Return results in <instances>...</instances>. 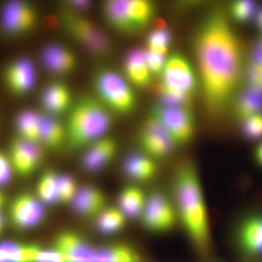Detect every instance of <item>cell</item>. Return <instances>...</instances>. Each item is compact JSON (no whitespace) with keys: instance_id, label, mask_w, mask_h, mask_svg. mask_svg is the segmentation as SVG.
<instances>
[{"instance_id":"cell-1","label":"cell","mask_w":262,"mask_h":262,"mask_svg":"<svg viewBox=\"0 0 262 262\" xmlns=\"http://www.w3.org/2000/svg\"><path fill=\"white\" fill-rule=\"evenodd\" d=\"M193 47L205 103L217 115L233 96L244 72L241 43L225 15L215 11L198 27Z\"/></svg>"},{"instance_id":"cell-2","label":"cell","mask_w":262,"mask_h":262,"mask_svg":"<svg viewBox=\"0 0 262 262\" xmlns=\"http://www.w3.org/2000/svg\"><path fill=\"white\" fill-rule=\"evenodd\" d=\"M172 192L179 221L187 232L198 261L220 262L212 243L201 179L192 160H184L176 168Z\"/></svg>"},{"instance_id":"cell-3","label":"cell","mask_w":262,"mask_h":262,"mask_svg":"<svg viewBox=\"0 0 262 262\" xmlns=\"http://www.w3.org/2000/svg\"><path fill=\"white\" fill-rule=\"evenodd\" d=\"M112 125L111 113L98 98H80L68 112L67 143L75 149L89 146L106 136Z\"/></svg>"},{"instance_id":"cell-4","label":"cell","mask_w":262,"mask_h":262,"mask_svg":"<svg viewBox=\"0 0 262 262\" xmlns=\"http://www.w3.org/2000/svg\"><path fill=\"white\" fill-rule=\"evenodd\" d=\"M94 85L98 99L110 112L121 115L132 113L137 106V98L126 78L110 69L98 70Z\"/></svg>"},{"instance_id":"cell-5","label":"cell","mask_w":262,"mask_h":262,"mask_svg":"<svg viewBox=\"0 0 262 262\" xmlns=\"http://www.w3.org/2000/svg\"><path fill=\"white\" fill-rule=\"evenodd\" d=\"M61 24L67 35L93 56L104 57L112 51L110 37L94 22L70 11L61 14Z\"/></svg>"},{"instance_id":"cell-6","label":"cell","mask_w":262,"mask_h":262,"mask_svg":"<svg viewBox=\"0 0 262 262\" xmlns=\"http://www.w3.org/2000/svg\"><path fill=\"white\" fill-rule=\"evenodd\" d=\"M150 117L165 127L176 145H186L194 139L195 121L189 106H164L158 103L151 108Z\"/></svg>"},{"instance_id":"cell-7","label":"cell","mask_w":262,"mask_h":262,"mask_svg":"<svg viewBox=\"0 0 262 262\" xmlns=\"http://www.w3.org/2000/svg\"><path fill=\"white\" fill-rule=\"evenodd\" d=\"M140 220L146 230L155 234L171 230L179 221L173 200L159 191L147 196Z\"/></svg>"},{"instance_id":"cell-8","label":"cell","mask_w":262,"mask_h":262,"mask_svg":"<svg viewBox=\"0 0 262 262\" xmlns=\"http://www.w3.org/2000/svg\"><path fill=\"white\" fill-rule=\"evenodd\" d=\"M161 85L192 97L198 89V77L192 65L181 53L170 55L165 62L161 75Z\"/></svg>"},{"instance_id":"cell-9","label":"cell","mask_w":262,"mask_h":262,"mask_svg":"<svg viewBox=\"0 0 262 262\" xmlns=\"http://www.w3.org/2000/svg\"><path fill=\"white\" fill-rule=\"evenodd\" d=\"M37 20V10L30 3L24 2L6 3L0 15L2 29L11 37H20L32 32Z\"/></svg>"},{"instance_id":"cell-10","label":"cell","mask_w":262,"mask_h":262,"mask_svg":"<svg viewBox=\"0 0 262 262\" xmlns=\"http://www.w3.org/2000/svg\"><path fill=\"white\" fill-rule=\"evenodd\" d=\"M139 139L143 152L155 160L168 158L177 146L165 127L151 117L141 126Z\"/></svg>"},{"instance_id":"cell-11","label":"cell","mask_w":262,"mask_h":262,"mask_svg":"<svg viewBox=\"0 0 262 262\" xmlns=\"http://www.w3.org/2000/svg\"><path fill=\"white\" fill-rule=\"evenodd\" d=\"M46 217L43 203L31 193H22L12 202L10 219L12 225L20 230H29L41 225Z\"/></svg>"},{"instance_id":"cell-12","label":"cell","mask_w":262,"mask_h":262,"mask_svg":"<svg viewBox=\"0 0 262 262\" xmlns=\"http://www.w3.org/2000/svg\"><path fill=\"white\" fill-rule=\"evenodd\" d=\"M42 146L17 136L10 146L9 158L14 172L27 177L40 166L43 160Z\"/></svg>"},{"instance_id":"cell-13","label":"cell","mask_w":262,"mask_h":262,"mask_svg":"<svg viewBox=\"0 0 262 262\" xmlns=\"http://www.w3.org/2000/svg\"><path fill=\"white\" fill-rule=\"evenodd\" d=\"M36 79L35 67L28 58H16L5 68V83L10 92L16 96L29 94L35 85Z\"/></svg>"},{"instance_id":"cell-14","label":"cell","mask_w":262,"mask_h":262,"mask_svg":"<svg viewBox=\"0 0 262 262\" xmlns=\"http://www.w3.org/2000/svg\"><path fill=\"white\" fill-rule=\"evenodd\" d=\"M237 246L239 252L248 258L262 256V213L246 217L237 232Z\"/></svg>"},{"instance_id":"cell-15","label":"cell","mask_w":262,"mask_h":262,"mask_svg":"<svg viewBox=\"0 0 262 262\" xmlns=\"http://www.w3.org/2000/svg\"><path fill=\"white\" fill-rule=\"evenodd\" d=\"M53 248L64 255L69 262H94L96 248L77 232L65 231L58 234Z\"/></svg>"},{"instance_id":"cell-16","label":"cell","mask_w":262,"mask_h":262,"mask_svg":"<svg viewBox=\"0 0 262 262\" xmlns=\"http://www.w3.org/2000/svg\"><path fill=\"white\" fill-rule=\"evenodd\" d=\"M117 151L116 141L104 136L88 146L81 162L82 168L90 173L99 171L111 163Z\"/></svg>"},{"instance_id":"cell-17","label":"cell","mask_w":262,"mask_h":262,"mask_svg":"<svg viewBox=\"0 0 262 262\" xmlns=\"http://www.w3.org/2000/svg\"><path fill=\"white\" fill-rule=\"evenodd\" d=\"M41 61L53 75H68L75 70L77 59L73 52L60 44H50L41 51Z\"/></svg>"},{"instance_id":"cell-18","label":"cell","mask_w":262,"mask_h":262,"mask_svg":"<svg viewBox=\"0 0 262 262\" xmlns=\"http://www.w3.org/2000/svg\"><path fill=\"white\" fill-rule=\"evenodd\" d=\"M71 205L76 214L82 218H97L106 208V196L94 186H83L79 188Z\"/></svg>"},{"instance_id":"cell-19","label":"cell","mask_w":262,"mask_h":262,"mask_svg":"<svg viewBox=\"0 0 262 262\" xmlns=\"http://www.w3.org/2000/svg\"><path fill=\"white\" fill-rule=\"evenodd\" d=\"M41 106L47 115L58 117L68 113L72 105L71 91L67 84L54 82L46 86L40 96Z\"/></svg>"},{"instance_id":"cell-20","label":"cell","mask_w":262,"mask_h":262,"mask_svg":"<svg viewBox=\"0 0 262 262\" xmlns=\"http://www.w3.org/2000/svg\"><path fill=\"white\" fill-rule=\"evenodd\" d=\"M124 72L129 83L136 87H148L151 84V72L146 63V51L134 48L127 53L124 61Z\"/></svg>"},{"instance_id":"cell-21","label":"cell","mask_w":262,"mask_h":262,"mask_svg":"<svg viewBox=\"0 0 262 262\" xmlns=\"http://www.w3.org/2000/svg\"><path fill=\"white\" fill-rule=\"evenodd\" d=\"M122 169L127 178L139 183L149 182L155 178L158 171L156 160L143 151H136L127 155Z\"/></svg>"},{"instance_id":"cell-22","label":"cell","mask_w":262,"mask_h":262,"mask_svg":"<svg viewBox=\"0 0 262 262\" xmlns=\"http://www.w3.org/2000/svg\"><path fill=\"white\" fill-rule=\"evenodd\" d=\"M94 262H155L139 249L123 243L96 248Z\"/></svg>"},{"instance_id":"cell-23","label":"cell","mask_w":262,"mask_h":262,"mask_svg":"<svg viewBox=\"0 0 262 262\" xmlns=\"http://www.w3.org/2000/svg\"><path fill=\"white\" fill-rule=\"evenodd\" d=\"M67 143L65 125L58 117L41 114L40 139L39 144L48 149H60Z\"/></svg>"},{"instance_id":"cell-24","label":"cell","mask_w":262,"mask_h":262,"mask_svg":"<svg viewBox=\"0 0 262 262\" xmlns=\"http://www.w3.org/2000/svg\"><path fill=\"white\" fill-rule=\"evenodd\" d=\"M42 248L35 244H0V262H36Z\"/></svg>"},{"instance_id":"cell-25","label":"cell","mask_w":262,"mask_h":262,"mask_svg":"<svg viewBox=\"0 0 262 262\" xmlns=\"http://www.w3.org/2000/svg\"><path fill=\"white\" fill-rule=\"evenodd\" d=\"M147 196L137 186H127L118 196V208L127 219L140 218Z\"/></svg>"},{"instance_id":"cell-26","label":"cell","mask_w":262,"mask_h":262,"mask_svg":"<svg viewBox=\"0 0 262 262\" xmlns=\"http://www.w3.org/2000/svg\"><path fill=\"white\" fill-rule=\"evenodd\" d=\"M234 112L241 120L262 113V90L247 85L236 98Z\"/></svg>"},{"instance_id":"cell-27","label":"cell","mask_w":262,"mask_h":262,"mask_svg":"<svg viewBox=\"0 0 262 262\" xmlns=\"http://www.w3.org/2000/svg\"><path fill=\"white\" fill-rule=\"evenodd\" d=\"M105 18L112 27L121 32H134L128 15V1L110 0L103 7Z\"/></svg>"},{"instance_id":"cell-28","label":"cell","mask_w":262,"mask_h":262,"mask_svg":"<svg viewBox=\"0 0 262 262\" xmlns=\"http://www.w3.org/2000/svg\"><path fill=\"white\" fill-rule=\"evenodd\" d=\"M40 125L41 114L34 110H23L15 118V128L18 132V137L24 140L39 144Z\"/></svg>"},{"instance_id":"cell-29","label":"cell","mask_w":262,"mask_h":262,"mask_svg":"<svg viewBox=\"0 0 262 262\" xmlns=\"http://www.w3.org/2000/svg\"><path fill=\"white\" fill-rule=\"evenodd\" d=\"M154 3L146 0L128 1V15L134 32L146 28L155 15Z\"/></svg>"},{"instance_id":"cell-30","label":"cell","mask_w":262,"mask_h":262,"mask_svg":"<svg viewBox=\"0 0 262 262\" xmlns=\"http://www.w3.org/2000/svg\"><path fill=\"white\" fill-rule=\"evenodd\" d=\"M127 220V217L119 209L118 207H106L96 218V226L101 233L116 234L125 227Z\"/></svg>"},{"instance_id":"cell-31","label":"cell","mask_w":262,"mask_h":262,"mask_svg":"<svg viewBox=\"0 0 262 262\" xmlns=\"http://www.w3.org/2000/svg\"><path fill=\"white\" fill-rule=\"evenodd\" d=\"M58 173L48 170L39 179L37 185V196L42 203L53 205L58 201Z\"/></svg>"},{"instance_id":"cell-32","label":"cell","mask_w":262,"mask_h":262,"mask_svg":"<svg viewBox=\"0 0 262 262\" xmlns=\"http://www.w3.org/2000/svg\"><path fill=\"white\" fill-rule=\"evenodd\" d=\"M172 35L165 24H157L154 30L151 31L146 40L147 51L164 55L168 52L171 43Z\"/></svg>"},{"instance_id":"cell-33","label":"cell","mask_w":262,"mask_h":262,"mask_svg":"<svg viewBox=\"0 0 262 262\" xmlns=\"http://www.w3.org/2000/svg\"><path fill=\"white\" fill-rule=\"evenodd\" d=\"M79 188L75 179L67 174L58 175V201L62 203H70L73 201Z\"/></svg>"},{"instance_id":"cell-34","label":"cell","mask_w":262,"mask_h":262,"mask_svg":"<svg viewBox=\"0 0 262 262\" xmlns=\"http://www.w3.org/2000/svg\"><path fill=\"white\" fill-rule=\"evenodd\" d=\"M230 12L234 20L239 22L248 21L256 14V5L251 1H235L231 5Z\"/></svg>"},{"instance_id":"cell-35","label":"cell","mask_w":262,"mask_h":262,"mask_svg":"<svg viewBox=\"0 0 262 262\" xmlns=\"http://www.w3.org/2000/svg\"><path fill=\"white\" fill-rule=\"evenodd\" d=\"M243 134L246 139L256 140L262 138V113L241 120Z\"/></svg>"},{"instance_id":"cell-36","label":"cell","mask_w":262,"mask_h":262,"mask_svg":"<svg viewBox=\"0 0 262 262\" xmlns=\"http://www.w3.org/2000/svg\"><path fill=\"white\" fill-rule=\"evenodd\" d=\"M146 57L148 68H149L152 77L153 76H155V77L161 76L164 67H165V62H166L165 56L146 50Z\"/></svg>"},{"instance_id":"cell-37","label":"cell","mask_w":262,"mask_h":262,"mask_svg":"<svg viewBox=\"0 0 262 262\" xmlns=\"http://www.w3.org/2000/svg\"><path fill=\"white\" fill-rule=\"evenodd\" d=\"M13 172L9 157L0 151V187H5L11 182Z\"/></svg>"},{"instance_id":"cell-38","label":"cell","mask_w":262,"mask_h":262,"mask_svg":"<svg viewBox=\"0 0 262 262\" xmlns=\"http://www.w3.org/2000/svg\"><path fill=\"white\" fill-rule=\"evenodd\" d=\"M36 262H69L64 255L51 248L42 250Z\"/></svg>"},{"instance_id":"cell-39","label":"cell","mask_w":262,"mask_h":262,"mask_svg":"<svg viewBox=\"0 0 262 262\" xmlns=\"http://www.w3.org/2000/svg\"><path fill=\"white\" fill-rule=\"evenodd\" d=\"M70 6V12L77 13V12L83 11L89 9L91 3L88 1H70L67 3Z\"/></svg>"},{"instance_id":"cell-40","label":"cell","mask_w":262,"mask_h":262,"mask_svg":"<svg viewBox=\"0 0 262 262\" xmlns=\"http://www.w3.org/2000/svg\"><path fill=\"white\" fill-rule=\"evenodd\" d=\"M255 158H256V161L258 165L262 167V142L258 144L257 148H256V152H255Z\"/></svg>"},{"instance_id":"cell-41","label":"cell","mask_w":262,"mask_h":262,"mask_svg":"<svg viewBox=\"0 0 262 262\" xmlns=\"http://www.w3.org/2000/svg\"><path fill=\"white\" fill-rule=\"evenodd\" d=\"M255 18H256V23L258 28L262 32V8L256 10Z\"/></svg>"},{"instance_id":"cell-42","label":"cell","mask_w":262,"mask_h":262,"mask_svg":"<svg viewBox=\"0 0 262 262\" xmlns=\"http://www.w3.org/2000/svg\"><path fill=\"white\" fill-rule=\"evenodd\" d=\"M5 228V218L3 213H0V235L3 233Z\"/></svg>"},{"instance_id":"cell-43","label":"cell","mask_w":262,"mask_h":262,"mask_svg":"<svg viewBox=\"0 0 262 262\" xmlns=\"http://www.w3.org/2000/svg\"><path fill=\"white\" fill-rule=\"evenodd\" d=\"M5 203V198L4 194L0 192V213H3V209L4 208Z\"/></svg>"}]
</instances>
